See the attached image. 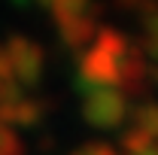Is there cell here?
<instances>
[{
	"mask_svg": "<svg viewBox=\"0 0 158 155\" xmlns=\"http://www.w3.org/2000/svg\"><path fill=\"white\" fill-rule=\"evenodd\" d=\"M73 155H118L110 143H88V146H79Z\"/></svg>",
	"mask_w": 158,
	"mask_h": 155,
	"instance_id": "4fadbf2b",
	"label": "cell"
},
{
	"mask_svg": "<svg viewBox=\"0 0 158 155\" xmlns=\"http://www.w3.org/2000/svg\"><path fill=\"white\" fill-rule=\"evenodd\" d=\"M128 116V94L116 85H98L88 88L82 97V119L94 128H118Z\"/></svg>",
	"mask_w": 158,
	"mask_h": 155,
	"instance_id": "7a4b0ae2",
	"label": "cell"
},
{
	"mask_svg": "<svg viewBox=\"0 0 158 155\" xmlns=\"http://www.w3.org/2000/svg\"><path fill=\"white\" fill-rule=\"evenodd\" d=\"M131 155H158V143L146 146V149H140V152H131Z\"/></svg>",
	"mask_w": 158,
	"mask_h": 155,
	"instance_id": "9a60e30c",
	"label": "cell"
},
{
	"mask_svg": "<svg viewBox=\"0 0 158 155\" xmlns=\"http://www.w3.org/2000/svg\"><path fill=\"white\" fill-rule=\"evenodd\" d=\"M146 79H149V58L140 52L137 46H128V52L118 61V82H116L118 91L137 94V91H143Z\"/></svg>",
	"mask_w": 158,
	"mask_h": 155,
	"instance_id": "5b68a950",
	"label": "cell"
},
{
	"mask_svg": "<svg viewBox=\"0 0 158 155\" xmlns=\"http://www.w3.org/2000/svg\"><path fill=\"white\" fill-rule=\"evenodd\" d=\"M19 91V85H15V76H12V70H9V61H6V52H3V46H0V100L9 94H15Z\"/></svg>",
	"mask_w": 158,
	"mask_h": 155,
	"instance_id": "8fae6325",
	"label": "cell"
},
{
	"mask_svg": "<svg viewBox=\"0 0 158 155\" xmlns=\"http://www.w3.org/2000/svg\"><path fill=\"white\" fill-rule=\"evenodd\" d=\"M3 52H6V61H9V70H12V76H15V85H24V88H31V85H37L40 76H43V67H46V55H43V49H40V43H34L31 37H15L6 40V46H3Z\"/></svg>",
	"mask_w": 158,
	"mask_h": 155,
	"instance_id": "3957f363",
	"label": "cell"
},
{
	"mask_svg": "<svg viewBox=\"0 0 158 155\" xmlns=\"http://www.w3.org/2000/svg\"><path fill=\"white\" fill-rule=\"evenodd\" d=\"M128 37L122 31L103 27L94 34V43L79 58V88H98L118 82V61L128 52Z\"/></svg>",
	"mask_w": 158,
	"mask_h": 155,
	"instance_id": "6da1fadb",
	"label": "cell"
},
{
	"mask_svg": "<svg viewBox=\"0 0 158 155\" xmlns=\"http://www.w3.org/2000/svg\"><path fill=\"white\" fill-rule=\"evenodd\" d=\"M43 113H46V107L37 97H24L21 91L0 100V122L9 128H34L43 119Z\"/></svg>",
	"mask_w": 158,
	"mask_h": 155,
	"instance_id": "277c9868",
	"label": "cell"
},
{
	"mask_svg": "<svg viewBox=\"0 0 158 155\" xmlns=\"http://www.w3.org/2000/svg\"><path fill=\"white\" fill-rule=\"evenodd\" d=\"M140 52L158 61V3L140 15Z\"/></svg>",
	"mask_w": 158,
	"mask_h": 155,
	"instance_id": "52a82bcc",
	"label": "cell"
},
{
	"mask_svg": "<svg viewBox=\"0 0 158 155\" xmlns=\"http://www.w3.org/2000/svg\"><path fill=\"white\" fill-rule=\"evenodd\" d=\"M131 128H137L140 134H146L152 143H158V103L155 100L140 103L137 110H134V125Z\"/></svg>",
	"mask_w": 158,
	"mask_h": 155,
	"instance_id": "ba28073f",
	"label": "cell"
},
{
	"mask_svg": "<svg viewBox=\"0 0 158 155\" xmlns=\"http://www.w3.org/2000/svg\"><path fill=\"white\" fill-rule=\"evenodd\" d=\"M158 0H118V6L122 9H128V12H137V15H143L146 9H152Z\"/></svg>",
	"mask_w": 158,
	"mask_h": 155,
	"instance_id": "5bb4252c",
	"label": "cell"
},
{
	"mask_svg": "<svg viewBox=\"0 0 158 155\" xmlns=\"http://www.w3.org/2000/svg\"><path fill=\"white\" fill-rule=\"evenodd\" d=\"M58 24V34L64 40V46H70V49H82V46H88L94 34H98V24H94V12H73V15H61L55 19Z\"/></svg>",
	"mask_w": 158,
	"mask_h": 155,
	"instance_id": "8992f818",
	"label": "cell"
},
{
	"mask_svg": "<svg viewBox=\"0 0 158 155\" xmlns=\"http://www.w3.org/2000/svg\"><path fill=\"white\" fill-rule=\"evenodd\" d=\"M40 6H46L55 19L61 15H73V12H85L88 0H40Z\"/></svg>",
	"mask_w": 158,
	"mask_h": 155,
	"instance_id": "9c48e42d",
	"label": "cell"
},
{
	"mask_svg": "<svg viewBox=\"0 0 158 155\" xmlns=\"http://www.w3.org/2000/svg\"><path fill=\"white\" fill-rule=\"evenodd\" d=\"M0 155H24V143L19 140V134L0 122Z\"/></svg>",
	"mask_w": 158,
	"mask_h": 155,
	"instance_id": "30bf717a",
	"label": "cell"
},
{
	"mask_svg": "<svg viewBox=\"0 0 158 155\" xmlns=\"http://www.w3.org/2000/svg\"><path fill=\"white\" fill-rule=\"evenodd\" d=\"M146 146H152V140L146 134H140L137 128H128V131L122 134V149H125V155L140 152V149H146Z\"/></svg>",
	"mask_w": 158,
	"mask_h": 155,
	"instance_id": "7c38bea8",
	"label": "cell"
}]
</instances>
